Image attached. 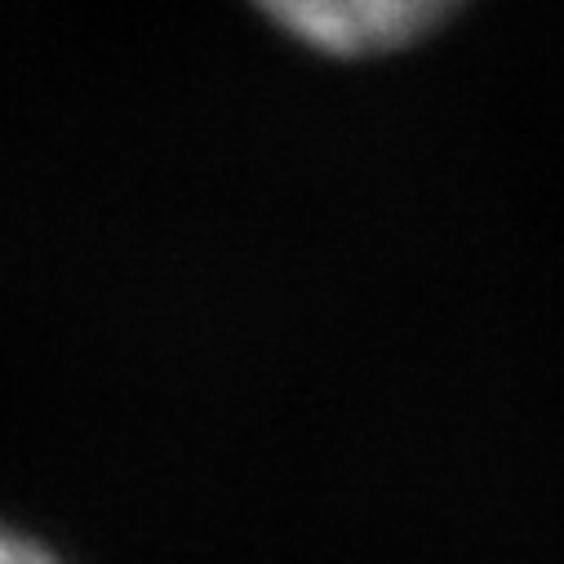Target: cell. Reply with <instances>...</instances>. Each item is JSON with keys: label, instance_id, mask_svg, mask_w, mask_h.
<instances>
[{"label": "cell", "instance_id": "obj_2", "mask_svg": "<svg viewBox=\"0 0 564 564\" xmlns=\"http://www.w3.org/2000/svg\"><path fill=\"white\" fill-rule=\"evenodd\" d=\"M0 564H63V560L50 546H41L36 538L14 533V529L0 524Z\"/></svg>", "mask_w": 564, "mask_h": 564}, {"label": "cell", "instance_id": "obj_1", "mask_svg": "<svg viewBox=\"0 0 564 564\" xmlns=\"http://www.w3.org/2000/svg\"><path fill=\"white\" fill-rule=\"evenodd\" d=\"M280 32L321 58L365 63L413 50L471 0H249Z\"/></svg>", "mask_w": 564, "mask_h": 564}]
</instances>
